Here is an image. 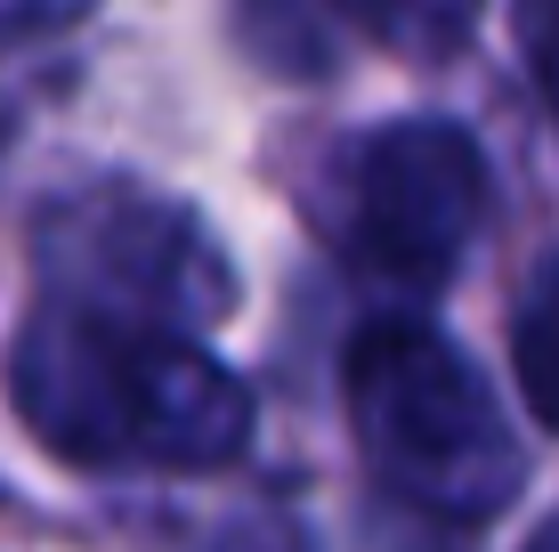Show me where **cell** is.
Returning <instances> with one entry per match:
<instances>
[{"label": "cell", "instance_id": "1", "mask_svg": "<svg viewBox=\"0 0 559 552\" xmlns=\"http://www.w3.org/2000/svg\"><path fill=\"white\" fill-rule=\"evenodd\" d=\"M9 407L82 471H227L252 447V383L203 333L41 301L9 341Z\"/></svg>", "mask_w": 559, "mask_h": 552}, {"label": "cell", "instance_id": "3", "mask_svg": "<svg viewBox=\"0 0 559 552\" xmlns=\"http://www.w3.org/2000/svg\"><path fill=\"white\" fill-rule=\"evenodd\" d=\"M33 269L49 301H82L106 317H146V326L211 333L236 317V260L203 227L195 203L163 196L139 179H90L57 196L33 220Z\"/></svg>", "mask_w": 559, "mask_h": 552}, {"label": "cell", "instance_id": "9", "mask_svg": "<svg viewBox=\"0 0 559 552\" xmlns=\"http://www.w3.org/2000/svg\"><path fill=\"white\" fill-rule=\"evenodd\" d=\"M527 552H559V520H544V528H535V537H527Z\"/></svg>", "mask_w": 559, "mask_h": 552}, {"label": "cell", "instance_id": "8", "mask_svg": "<svg viewBox=\"0 0 559 552\" xmlns=\"http://www.w3.org/2000/svg\"><path fill=\"white\" fill-rule=\"evenodd\" d=\"M203 552H317V544H308V528H293L284 512H252V520L219 528Z\"/></svg>", "mask_w": 559, "mask_h": 552}, {"label": "cell", "instance_id": "4", "mask_svg": "<svg viewBox=\"0 0 559 552\" xmlns=\"http://www.w3.org/2000/svg\"><path fill=\"white\" fill-rule=\"evenodd\" d=\"M487 220V155L447 114H397L341 146V252L397 293H438Z\"/></svg>", "mask_w": 559, "mask_h": 552}, {"label": "cell", "instance_id": "5", "mask_svg": "<svg viewBox=\"0 0 559 552\" xmlns=\"http://www.w3.org/2000/svg\"><path fill=\"white\" fill-rule=\"evenodd\" d=\"M333 9L397 57H454L487 0H333Z\"/></svg>", "mask_w": 559, "mask_h": 552}, {"label": "cell", "instance_id": "6", "mask_svg": "<svg viewBox=\"0 0 559 552\" xmlns=\"http://www.w3.org/2000/svg\"><path fill=\"white\" fill-rule=\"evenodd\" d=\"M511 366H519V398L535 407V423L559 431V260L527 284L511 317Z\"/></svg>", "mask_w": 559, "mask_h": 552}, {"label": "cell", "instance_id": "7", "mask_svg": "<svg viewBox=\"0 0 559 552\" xmlns=\"http://www.w3.org/2000/svg\"><path fill=\"white\" fill-rule=\"evenodd\" d=\"M519 57H527L535 90L551 98V122H559V0H519Z\"/></svg>", "mask_w": 559, "mask_h": 552}, {"label": "cell", "instance_id": "2", "mask_svg": "<svg viewBox=\"0 0 559 552\" xmlns=\"http://www.w3.org/2000/svg\"><path fill=\"white\" fill-rule=\"evenodd\" d=\"M357 455L397 504L454 528H487L527 488V447L503 423L487 374L421 317H373L341 366Z\"/></svg>", "mask_w": 559, "mask_h": 552}]
</instances>
